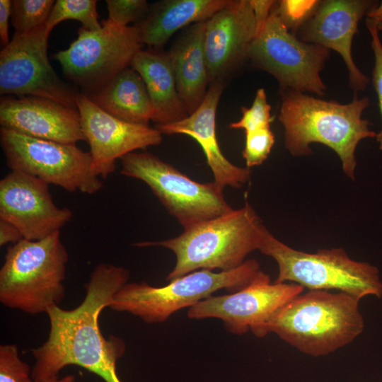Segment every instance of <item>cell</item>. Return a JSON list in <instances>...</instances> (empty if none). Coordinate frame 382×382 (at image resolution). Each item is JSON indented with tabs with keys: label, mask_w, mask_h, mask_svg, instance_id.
I'll use <instances>...</instances> for the list:
<instances>
[{
	"label": "cell",
	"mask_w": 382,
	"mask_h": 382,
	"mask_svg": "<svg viewBox=\"0 0 382 382\" xmlns=\"http://www.w3.org/2000/svg\"><path fill=\"white\" fill-rule=\"evenodd\" d=\"M129 278L126 268L100 263L91 272L85 297L77 307L66 310L57 306L47 311V339L31 351L35 359L31 370L35 382L57 376L69 365L82 367L105 382H122L117 362L124 355L126 345L120 337L103 336L99 317Z\"/></svg>",
	"instance_id": "1"
},
{
	"label": "cell",
	"mask_w": 382,
	"mask_h": 382,
	"mask_svg": "<svg viewBox=\"0 0 382 382\" xmlns=\"http://www.w3.org/2000/svg\"><path fill=\"white\" fill-rule=\"evenodd\" d=\"M369 105V99L359 98L357 93L350 103L342 104L300 91H281L278 117L284 129L286 149L299 157L312 154L313 143L325 145L337 154L344 173L354 180L357 145L377 134L362 118Z\"/></svg>",
	"instance_id": "2"
},
{
	"label": "cell",
	"mask_w": 382,
	"mask_h": 382,
	"mask_svg": "<svg viewBox=\"0 0 382 382\" xmlns=\"http://www.w3.org/2000/svg\"><path fill=\"white\" fill-rule=\"evenodd\" d=\"M359 299L347 293L310 290L285 303L263 325L300 352L327 355L352 342L364 330Z\"/></svg>",
	"instance_id": "3"
},
{
	"label": "cell",
	"mask_w": 382,
	"mask_h": 382,
	"mask_svg": "<svg viewBox=\"0 0 382 382\" xmlns=\"http://www.w3.org/2000/svg\"><path fill=\"white\" fill-rule=\"evenodd\" d=\"M265 226L246 202L238 209L184 230L164 241L136 243L137 247L161 246L173 251L176 262L166 277L171 281L188 273L219 269L229 271L241 266L251 252L258 250Z\"/></svg>",
	"instance_id": "4"
},
{
	"label": "cell",
	"mask_w": 382,
	"mask_h": 382,
	"mask_svg": "<svg viewBox=\"0 0 382 382\" xmlns=\"http://www.w3.org/2000/svg\"><path fill=\"white\" fill-rule=\"evenodd\" d=\"M68 260L60 231L11 245L0 270L1 303L31 315L59 306Z\"/></svg>",
	"instance_id": "5"
},
{
	"label": "cell",
	"mask_w": 382,
	"mask_h": 382,
	"mask_svg": "<svg viewBox=\"0 0 382 382\" xmlns=\"http://www.w3.org/2000/svg\"><path fill=\"white\" fill-rule=\"evenodd\" d=\"M258 250L276 261L275 283H295L316 291L335 289L359 300L369 295L382 297L378 269L351 259L342 248L320 249L314 253L297 250L264 226Z\"/></svg>",
	"instance_id": "6"
},
{
	"label": "cell",
	"mask_w": 382,
	"mask_h": 382,
	"mask_svg": "<svg viewBox=\"0 0 382 382\" xmlns=\"http://www.w3.org/2000/svg\"><path fill=\"white\" fill-rule=\"evenodd\" d=\"M260 270L255 259L229 271L199 270L156 287L146 282H127L114 295L108 308L126 312L146 323H161L184 308H190L221 289L231 293L246 286Z\"/></svg>",
	"instance_id": "7"
},
{
	"label": "cell",
	"mask_w": 382,
	"mask_h": 382,
	"mask_svg": "<svg viewBox=\"0 0 382 382\" xmlns=\"http://www.w3.org/2000/svg\"><path fill=\"white\" fill-rule=\"evenodd\" d=\"M120 161L121 174L145 183L184 230L233 209L224 188L215 182L195 181L152 154L134 151Z\"/></svg>",
	"instance_id": "8"
},
{
	"label": "cell",
	"mask_w": 382,
	"mask_h": 382,
	"mask_svg": "<svg viewBox=\"0 0 382 382\" xmlns=\"http://www.w3.org/2000/svg\"><path fill=\"white\" fill-rule=\"evenodd\" d=\"M0 141L11 171L26 173L71 192L93 195L103 187L92 170L90 152L76 144L34 138L3 127Z\"/></svg>",
	"instance_id": "9"
},
{
	"label": "cell",
	"mask_w": 382,
	"mask_h": 382,
	"mask_svg": "<svg viewBox=\"0 0 382 382\" xmlns=\"http://www.w3.org/2000/svg\"><path fill=\"white\" fill-rule=\"evenodd\" d=\"M142 45L136 25L122 27L103 20L100 30L79 28L77 38L54 57L66 78L90 96L130 66Z\"/></svg>",
	"instance_id": "10"
},
{
	"label": "cell",
	"mask_w": 382,
	"mask_h": 382,
	"mask_svg": "<svg viewBox=\"0 0 382 382\" xmlns=\"http://www.w3.org/2000/svg\"><path fill=\"white\" fill-rule=\"evenodd\" d=\"M330 54V50L303 42L291 33L273 6L263 29L249 47L248 59L255 67L274 76L280 91L293 90L322 96L326 86L320 72Z\"/></svg>",
	"instance_id": "11"
},
{
	"label": "cell",
	"mask_w": 382,
	"mask_h": 382,
	"mask_svg": "<svg viewBox=\"0 0 382 382\" xmlns=\"http://www.w3.org/2000/svg\"><path fill=\"white\" fill-rule=\"evenodd\" d=\"M50 34L46 23L14 33L0 52V93L45 98L76 108L78 93L59 78L49 60Z\"/></svg>",
	"instance_id": "12"
},
{
	"label": "cell",
	"mask_w": 382,
	"mask_h": 382,
	"mask_svg": "<svg viewBox=\"0 0 382 382\" xmlns=\"http://www.w3.org/2000/svg\"><path fill=\"white\" fill-rule=\"evenodd\" d=\"M304 288L295 283L271 282L269 274L260 270L244 288L221 296H211L188 308L190 319L218 318L233 335L251 331L260 337L263 325L272 315Z\"/></svg>",
	"instance_id": "13"
},
{
	"label": "cell",
	"mask_w": 382,
	"mask_h": 382,
	"mask_svg": "<svg viewBox=\"0 0 382 382\" xmlns=\"http://www.w3.org/2000/svg\"><path fill=\"white\" fill-rule=\"evenodd\" d=\"M76 103L90 146L92 170L100 178L105 179L115 170L117 160L162 141V134L157 128L119 120L82 93H78Z\"/></svg>",
	"instance_id": "14"
},
{
	"label": "cell",
	"mask_w": 382,
	"mask_h": 382,
	"mask_svg": "<svg viewBox=\"0 0 382 382\" xmlns=\"http://www.w3.org/2000/svg\"><path fill=\"white\" fill-rule=\"evenodd\" d=\"M45 182L18 171L0 181V219L9 222L24 239H43L64 226L72 212L54 202Z\"/></svg>",
	"instance_id": "15"
},
{
	"label": "cell",
	"mask_w": 382,
	"mask_h": 382,
	"mask_svg": "<svg viewBox=\"0 0 382 382\" xmlns=\"http://www.w3.org/2000/svg\"><path fill=\"white\" fill-rule=\"evenodd\" d=\"M378 5L370 0L319 1L296 36L301 41L333 50L342 57L349 73V86L354 93L364 91L369 77L354 62L352 44L364 15Z\"/></svg>",
	"instance_id": "16"
},
{
	"label": "cell",
	"mask_w": 382,
	"mask_h": 382,
	"mask_svg": "<svg viewBox=\"0 0 382 382\" xmlns=\"http://www.w3.org/2000/svg\"><path fill=\"white\" fill-rule=\"evenodd\" d=\"M256 23L250 0H230L206 21L204 51L210 85L224 79L248 59Z\"/></svg>",
	"instance_id": "17"
},
{
	"label": "cell",
	"mask_w": 382,
	"mask_h": 382,
	"mask_svg": "<svg viewBox=\"0 0 382 382\" xmlns=\"http://www.w3.org/2000/svg\"><path fill=\"white\" fill-rule=\"evenodd\" d=\"M0 125L23 135L63 144L86 140L78 109L45 98H2Z\"/></svg>",
	"instance_id": "18"
},
{
	"label": "cell",
	"mask_w": 382,
	"mask_h": 382,
	"mask_svg": "<svg viewBox=\"0 0 382 382\" xmlns=\"http://www.w3.org/2000/svg\"><path fill=\"white\" fill-rule=\"evenodd\" d=\"M224 90V81L212 83L199 106L185 118L170 124L156 125L162 134H185L202 147L214 181L226 186L241 187L250 178L248 168L237 166L222 154L216 135V113Z\"/></svg>",
	"instance_id": "19"
},
{
	"label": "cell",
	"mask_w": 382,
	"mask_h": 382,
	"mask_svg": "<svg viewBox=\"0 0 382 382\" xmlns=\"http://www.w3.org/2000/svg\"><path fill=\"white\" fill-rule=\"evenodd\" d=\"M205 23L206 21L190 25L168 52L177 90L188 115L199 106L209 89L204 51Z\"/></svg>",
	"instance_id": "20"
},
{
	"label": "cell",
	"mask_w": 382,
	"mask_h": 382,
	"mask_svg": "<svg viewBox=\"0 0 382 382\" xmlns=\"http://www.w3.org/2000/svg\"><path fill=\"white\" fill-rule=\"evenodd\" d=\"M130 66L142 78L154 108L156 125L180 121L187 116L179 96L172 62L168 52L161 48L141 50Z\"/></svg>",
	"instance_id": "21"
},
{
	"label": "cell",
	"mask_w": 382,
	"mask_h": 382,
	"mask_svg": "<svg viewBox=\"0 0 382 382\" xmlns=\"http://www.w3.org/2000/svg\"><path fill=\"white\" fill-rule=\"evenodd\" d=\"M230 0H166L150 5L145 18L135 24L143 44L161 48L178 30L205 21Z\"/></svg>",
	"instance_id": "22"
},
{
	"label": "cell",
	"mask_w": 382,
	"mask_h": 382,
	"mask_svg": "<svg viewBox=\"0 0 382 382\" xmlns=\"http://www.w3.org/2000/svg\"><path fill=\"white\" fill-rule=\"evenodd\" d=\"M87 97L103 110L122 121L149 125L153 120L154 112L146 85L131 66Z\"/></svg>",
	"instance_id": "23"
},
{
	"label": "cell",
	"mask_w": 382,
	"mask_h": 382,
	"mask_svg": "<svg viewBox=\"0 0 382 382\" xmlns=\"http://www.w3.org/2000/svg\"><path fill=\"white\" fill-rule=\"evenodd\" d=\"M96 0H57L55 1L46 22L47 31L66 20H76L82 24V28L90 31L100 30Z\"/></svg>",
	"instance_id": "24"
},
{
	"label": "cell",
	"mask_w": 382,
	"mask_h": 382,
	"mask_svg": "<svg viewBox=\"0 0 382 382\" xmlns=\"http://www.w3.org/2000/svg\"><path fill=\"white\" fill-rule=\"evenodd\" d=\"M53 0L11 1V23L15 33H25L46 23Z\"/></svg>",
	"instance_id": "25"
},
{
	"label": "cell",
	"mask_w": 382,
	"mask_h": 382,
	"mask_svg": "<svg viewBox=\"0 0 382 382\" xmlns=\"http://www.w3.org/2000/svg\"><path fill=\"white\" fill-rule=\"evenodd\" d=\"M273 118L265 91L261 88L257 90L252 105L242 108L241 118L230 124L229 127L243 129L245 132H251L270 127Z\"/></svg>",
	"instance_id": "26"
},
{
	"label": "cell",
	"mask_w": 382,
	"mask_h": 382,
	"mask_svg": "<svg viewBox=\"0 0 382 382\" xmlns=\"http://www.w3.org/2000/svg\"><path fill=\"white\" fill-rule=\"evenodd\" d=\"M319 1L282 0L275 1L274 10L282 23L296 35L300 27L310 18Z\"/></svg>",
	"instance_id": "27"
},
{
	"label": "cell",
	"mask_w": 382,
	"mask_h": 382,
	"mask_svg": "<svg viewBox=\"0 0 382 382\" xmlns=\"http://www.w3.org/2000/svg\"><path fill=\"white\" fill-rule=\"evenodd\" d=\"M108 11L107 23L117 26L139 23L146 16L150 5L146 0H106Z\"/></svg>",
	"instance_id": "28"
},
{
	"label": "cell",
	"mask_w": 382,
	"mask_h": 382,
	"mask_svg": "<svg viewBox=\"0 0 382 382\" xmlns=\"http://www.w3.org/2000/svg\"><path fill=\"white\" fill-rule=\"evenodd\" d=\"M0 382H35L29 365L19 357L16 345H0Z\"/></svg>",
	"instance_id": "29"
},
{
	"label": "cell",
	"mask_w": 382,
	"mask_h": 382,
	"mask_svg": "<svg viewBox=\"0 0 382 382\" xmlns=\"http://www.w3.org/2000/svg\"><path fill=\"white\" fill-rule=\"evenodd\" d=\"M243 156L247 168L262 164L268 157L274 144V135L270 127L245 132Z\"/></svg>",
	"instance_id": "30"
},
{
	"label": "cell",
	"mask_w": 382,
	"mask_h": 382,
	"mask_svg": "<svg viewBox=\"0 0 382 382\" xmlns=\"http://www.w3.org/2000/svg\"><path fill=\"white\" fill-rule=\"evenodd\" d=\"M378 22L367 18L366 25L371 37V46L374 55V65L372 70V84L378 96V107L382 120V42L379 37ZM376 141L382 150V128L376 134Z\"/></svg>",
	"instance_id": "31"
},
{
	"label": "cell",
	"mask_w": 382,
	"mask_h": 382,
	"mask_svg": "<svg viewBox=\"0 0 382 382\" xmlns=\"http://www.w3.org/2000/svg\"><path fill=\"white\" fill-rule=\"evenodd\" d=\"M254 12L256 23L257 37L263 29L276 1L250 0ZM255 39V38H254Z\"/></svg>",
	"instance_id": "32"
},
{
	"label": "cell",
	"mask_w": 382,
	"mask_h": 382,
	"mask_svg": "<svg viewBox=\"0 0 382 382\" xmlns=\"http://www.w3.org/2000/svg\"><path fill=\"white\" fill-rule=\"evenodd\" d=\"M11 14V1L0 0V40L3 47L9 43L8 21Z\"/></svg>",
	"instance_id": "33"
},
{
	"label": "cell",
	"mask_w": 382,
	"mask_h": 382,
	"mask_svg": "<svg viewBox=\"0 0 382 382\" xmlns=\"http://www.w3.org/2000/svg\"><path fill=\"white\" fill-rule=\"evenodd\" d=\"M23 239L19 230L13 224L0 219V245L16 243Z\"/></svg>",
	"instance_id": "34"
},
{
	"label": "cell",
	"mask_w": 382,
	"mask_h": 382,
	"mask_svg": "<svg viewBox=\"0 0 382 382\" xmlns=\"http://www.w3.org/2000/svg\"><path fill=\"white\" fill-rule=\"evenodd\" d=\"M367 18L374 20L382 23V1L376 6L372 8L367 13Z\"/></svg>",
	"instance_id": "35"
},
{
	"label": "cell",
	"mask_w": 382,
	"mask_h": 382,
	"mask_svg": "<svg viewBox=\"0 0 382 382\" xmlns=\"http://www.w3.org/2000/svg\"><path fill=\"white\" fill-rule=\"evenodd\" d=\"M38 382H76V378L73 375H66L62 378H59L57 376L48 378Z\"/></svg>",
	"instance_id": "36"
},
{
	"label": "cell",
	"mask_w": 382,
	"mask_h": 382,
	"mask_svg": "<svg viewBox=\"0 0 382 382\" xmlns=\"http://www.w3.org/2000/svg\"><path fill=\"white\" fill-rule=\"evenodd\" d=\"M378 30L382 31V23H378Z\"/></svg>",
	"instance_id": "37"
}]
</instances>
